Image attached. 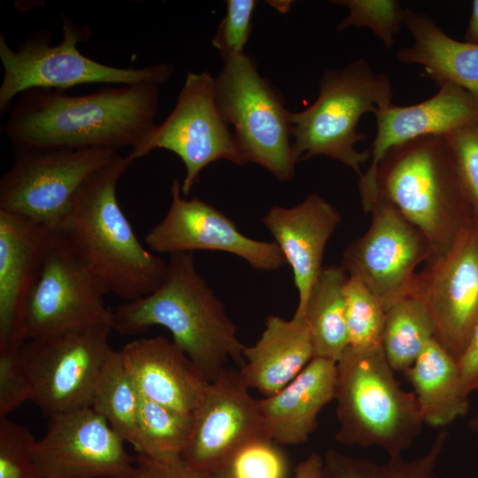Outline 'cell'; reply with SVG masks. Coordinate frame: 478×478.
Segmentation results:
<instances>
[{
	"instance_id": "1",
	"label": "cell",
	"mask_w": 478,
	"mask_h": 478,
	"mask_svg": "<svg viewBox=\"0 0 478 478\" xmlns=\"http://www.w3.org/2000/svg\"><path fill=\"white\" fill-rule=\"evenodd\" d=\"M158 87L108 85L84 95L30 89L12 105L4 132L19 149L135 150L158 125Z\"/></svg>"
},
{
	"instance_id": "2",
	"label": "cell",
	"mask_w": 478,
	"mask_h": 478,
	"mask_svg": "<svg viewBox=\"0 0 478 478\" xmlns=\"http://www.w3.org/2000/svg\"><path fill=\"white\" fill-rule=\"evenodd\" d=\"M132 163L118 154L91 174L55 231L108 293L126 301L152 293L168 267L139 242L118 202V182Z\"/></svg>"
},
{
	"instance_id": "3",
	"label": "cell",
	"mask_w": 478,
	"mask_h": 478,
	"mask_svg": "<svg viewBox=\"0 0 478 478\" xmlns=\"http://www.w3.org/2000/svg\"><path fill=\"white\" fill-rule=\"evenodd\" d=\"M170 256L158 288L113 309L112 328L123 335H137L153 326L166 328L173 342L211 382L228 360L239 368L243 365L245 345L224 304L197 271L193 253Z\"/></svg>"
},
{
	"instance_id": "4",
	"label": "cell",
	"mask_w": 478,
	"mask_h": 478,
	"mask_svg": "<svg viewBox=\"0 0 478 478\" xmlns=\"http://www.w3.org/2000/svg\"><path fill=\"white\" fill-rule=\"evenodd\" d=\"M377 189L427 237L428 259L443 254L474 218L447 136L420 137L388 150L378 166Z\"/></svg>"
},
{
	"instance_id": "5",
	"label": "cell",
	"mask_w": 478,
	"mask_h": 478,
	"mask_svg": "<svg viewBox=\"0 0 478 478\" xmlns=\"http://www.w3.org/2000/svg\"><path fill=\"white\" fill-rule=\"evenodd\" d=\"M394 372L382 347H347L336 363L338 443L376 446L389 458L412 446L424 421L415 394L400 387Z\"/></svg>"
},
{
	"instance_id": "6",
	"label": "cell",
	"mask_w": 478,
	"mask_h": 478,
	"mask_svg": "<svg viewBox=\"0 0 478 478\" xmlns=\"http://www.w3.org/2000/svg\"><path fill=\"white\" fill-rule=\"evenodd\" d=\"M317 99L308 108L290 112L292 146L297 161L325 156L353 170L359 178L370 150L355 145L366 136L357 132L363 115L391 103L392 86L386 73H376L358 58L321 76Z\"/></svg>"
},
{
	"instance_id": "7",
	"label": "cell",
	"mask_w": 478,
	"mask_h": 478,
	"mask_svg": "<svg viewBox=\"0 0 478 478\" xmlns=\"http://www.w3.org/2000/svg\"><path fill=\"white\" fill-rule=\"evenodd\" d=\"M63 39L51 45L52 33L40 30L29 35L14 50L0 35V61L4 75L0 85V112L5 113L17 96L35 89L64 90L83 84L159 86L172 77L174 67L168 63L143 67H116L84 56L78 44L92 35L87 25L63 18Z\"/></svg>"
},
{
	"instance_id": "8",
	"label": "cell",
	"mask_w": 478,
	"mask_h": 478,
	"mask_svg": "<svg viewBox=\"0 0 478 478\" xmlns=\"http://www.w3.org/2000/svg\"><path fill=\"white\" fill-rule=\"evenodd\" d=\"M215 100L224 120L234 127L245 164H257L279 181H290L297 162L290 112L280 90L259 73L252 58L243 54L224 61L215 77Z\"/></svg>"
},
{
	"instance_id": "9",
	"label": "cell",
	"mask_w": 478,
	"mask_h": 478,
	"mask_svg": "<svg viewBox=\"0 0 478 478\" xmlns=\"http://www.w3.org/2000/svg\"><path fill=\"white\" fill-rule=\"evenodd\" d=\"M107 294L63 237L53 232L27 298L25 342L98 326L112 328V310L104 299Z\"/></svg>"
},
{
	"instance_id": "10",
	"label": "cell",
	"mask_w": 478,
	"mask_h": 478,
	"mask_svg": "<svg viewBox=\"0 0 478 478\" xmlns=\"http://www.w3.org/2000/svg\"><path fill=\"white\" fill-rule=\"evenodd\" d=\"M118 154L104 149L15 148L13 163L0 180V211L55 232L86 180Z\"/></svg>"
},
{
	"instance_id": "11",
	"label": "cell",
	"mask_w": 478,
	"mask_h": 478,
	"mask_svg": "<svg viewBox=\"0 0 478 478\" xmlns=\"http://www.w3.org/2000/svg\"><path fill=\"white\" fill-rule=\"evenodd\" d=\"M156 149L168 150L182 160L186 172L181 189L184 197L208 165L219 160L245 164L217 107L215 77L209 72H188L173 111L143 145L127 155L134 161Z\"/></svg>"
},
{
	"instance_id": "12",
	"label": "cell",
	"mask_w": 478,
	"mask_h": 478,
	"mask_svg": "<svg viewBox=\"0 0 478 478\" xmlns=\"http://www.w3.org/2000/svg\"><path fill=\"white\" fill-rule=\"evenodd\" d=\"M112 331L98 326L26 341L19 351L33 388L32 402L49 417L90 407L98 376L113 351Z\"/></svg>"
},
{
	"instance_id": "13",
	"label": "cell",
	"mask_w": 478,
	"mask_h": 478,
	"mask_svg": "<svg viewBox=\"0 0 478 478\" xmlns=\"http://www.w3.org/2000/svg\"><path fill=\"white\" fill-rule=\"evenodd\" d=\"M368 212L371 223L367 231L345 249L341 266L366 285L386 312L411 296L415 270L430 258V244L379 193Z\"/></svg>"
},
{
	"instance_id": "14",
	"label": "cell",
	"mask_w": 478,
	"mask_h": 478,
	"mask_svg": "<svg viewBox=\"0 0 478 478\" xmlns=\"http://www.w3.org/2000/svg\"><path fill=\"white\" fill-rule=\"evenodd\" d=\"M412 297L428 308L435 340L457 361L478 321V222L466 220L449 249L425 262Z\"/></svg>"
},
{
	"instance_id": "15",
	"label": "cell",
	"mask_w": 478,
	"mask_h": 478,
	"mask_svg": "<svg viewBox=\"0 0 478 478\" xmlns=\"http://www.w3.org/2000/svg\"><path fill=\"white\" fill-rule=\"evenodd\" d=\"M193 429L181 460L206 475L225 471L249 443L270 439L258 399L253 398L238 371L224 368L211 382L193 411Z\"/></svg>"
},
{
	"instance_id": "16",
	"label": "cell",
	"mask_w": 478,
	"mask_h": 478,
	"mask_svg": "<svg viewBox=\"0 0 478 478\" xmlns=\"http://www.w3.org/2000/svg\"><path fill=\"white\" fill-rule=\"evenodd\" d=\"M124 443L91 407L79 408L50 416L34 461L39 478H124L135 464Z\"/></svg>"
},
{
	"instance_id": "17",
	"label": "cell",
	"mask_w": 478,
	"mask_h": 478,
	"mask_svg": "<svg viewBox=\"0 0 478 478\" xmlns=\"http://www.w3.org/2000/svg\"><path fill=\"white\" fill-rule=\"evenodd\" d=\"M171 204L165 217L145 235L156 254L193 253L218 251L234 254L256 270L282 267L285 258L275 242L244 235L235 223L220 211L197 197L187 199L178 179L170 187Z\"/></svg>"
},
{
	"instance_id": "18",
	"label": "cell",
	"mask_w": 478,
	"mask_h": 478,
	"mask_svg": "<svg viewBox=\"0 0 478 478\" xmlns=\"http://www.w3.org/2000/svg\"><path fill=\"white\" fill-rule=\"evenodd\" d=\"M428 99L410 105L392 103L377 109L376 135L372 144L371 163L359 178L361 204L368 212L375 198L377 170L391 148L425 136H449L478 119V99L467 90L451 83H443Z\"/></svg>"
},
{
	"instance_id": "19",
	"label": "cell",
	"mask_w": 478,
	"mask_h": 478,
	"mask_svg": "<svg viewBox=\"0 0 478 478\" xmlns=\"http://www.w3.org/2000/svg\"><path fill=\"white\" fill-rule=\"evenodd\" d=\"M53 231L28 219L0 211V351L25 343L29 293Z\"/></svg>"
},
{
	"instance_id": "20",
	"label": "cell",
	"mask_w": 478,
	"mask_h": 478,
	"mask_svg": "<svg viewBox=\"0 0 478 478\" xmlns=\"http://www.w3.org/2000/svg\"><path fill=\"white\" fill-rule=\"evenodd\" d=\"M341 220L338 210L317 193L292 207L272 206L261 219L292 269L298 293L296 316L305 317L312 287L323 268L326 244Z\"/></svg>"
},
{
	"instance_id": "21",
	"label": "cell",
	"mask_w": 478,
	"mask_h": 478,
	"mask_svg": "<svg viewBox=\"0 0 478 478\" xmlns=\"http://www.w3.org/2000/svg\"><path fill=\"white\" fill-rule=\"evenodd\" d=\"M139 395L193 412L210 383L173 341L163 335L138 338L120 351Z\"/></svg>"
},
{
	"instance_id": "22",
	"label": "cell",
	"mask_w": 478,
	"mask_h": 478,
	"mask_svg": "<svg viewBox=\"0 0 478 478\" xmlns=\"http://www.w3.org/2000/svg\"><path fill=\"white\" fill-rule=\"evenodd\" d=\"M336 363L313 358L276 394L258 399L267 436L276 443L299 445L318 427L320 411L335 400Z\"/></svg>"
},
{
	"instance_id": "23",
	"label": "cell",
	"mask_w": 478,
	"mask_h": 478,
	"mask_svg": "<svg viewBox=\"0 0 478 478\" xmlns=\"http://www.w3.org/2000/svg\"><path fill=\"white\" fill-rule=\"evenodd\" d=\"M243 357L238 372L249 389L264 397L276 394L313 358L305 317L268 315L261 335L253 345L244 346Z\"/></svg>"
},
{
	"instance_id": "24",
	"label": "cell",
	"mask_w": 478,
	"mask_h": 478,
	"mask_svg": "<svg viewBox=\"0 0 478 478\" xmlns=\"http://www.w3.org/2000/svg\"><path fill=\"white\" fill-rule=\"evenodd\" d=\"M404 25L413 43L397 50L399 61L421 66L439 86L457 85L478 99V44L449 36L433 19L411 9H405Z\"/></svg>"
},
{
	"instance_id": "25",
	"label": "cell",
	"mask_w": 478,
	"mask_h": 478,
	"mask_svg": "<svg viewBox=\"0 0 478 478\" xmlns=\"http://www.w3.org/2000/svg\"><path fill=\"white\" fill-rule=\"evenodd\" d=\"M404 374L413 388L424 424L443 428L468 412L469 396L463 389L458 361L435 338Z\"/></svg>"
},
{
	"instance_id": "26",
	"label": "cell",
	"mask_w": 478,
	"mask_h": 478,
	"mask_svg": "<svg viewBox=\"0 0 478 478\" xmlns=\"http://www.w3.org/2000/svg\"><path fill=\"white\" fill-rule=\"evenodd\" d=\"M348 274L342 266L323 267L312 287L305 317L313 358L335 363L348 347L343 286Z\"/></svg>"
},
{
	"instance_id": "27",
	"label": "cell",
	"mask_w": 478,
	"mask_h": 478,
	"mask_svg": "<svg viewBox=\"0 0 478 478\" xmlns=\"http://www.w3.org/2000/svg\"><path fill=\"white\" fill-rule=\"evenodd\" d=\"M435 336V325L426 305L406 297L385 313L382 350L396 372L406 371Z\"/></svg>"
},
{
	"instance_id": "28",
	"label": "cell",
	"mask_w": 478,
	"mask_h": 478,
	"mask_svg": "<svg viewBox=\"0 0 478 478\" xmlns=\"http://www.w3.org/2000/svg\"><path fill=\"white\" fill-rule=\"evenodd\" d=\"M140 395L125 369L120 351H112L96 381L90 407L133 448L137 441Z\"/></svg>"
},
{
	"instance_id": "29",
	"label": "cell",
	"mask_w": 478,
	"mask_h": 478,
	"mask_svg": "<svg viewBox=\"0 0 478 478\" xmlns=\"http://www.w3.org/2000/svg\"><path fill=\"white\" fill-rule=\"evenodd\" d=\"M448 440L441 428L428 451L414 459L389 458L384 463L328 450L323 458L321 478H439L437 466Z\"/></svg>"
},
{
	"instance_id": "30",
	"label": "cell",
	"mask_w": 478,
	"mask_h": 478,
	"mask_svg": "<svg viewBox=\"0 0 478 478\" xmlns=\"http://www.w3.org/2000/svg\"><path fill=\"white\" fill-rule=\"evenodd\" d=\"M193 412L181 411L140 396L137 453L162 460L181 459L193 429Z\"/></svg>"
},
{
	"instance_id": "31",
	"label": "cell",
	"mask_w": 478,
	"mask_h": 478,
	"mask_svg": "<svg viewBox=\"0 0 478 478\" xmlns=\"http://www.w3.org/2000/svg\"><path fill=\"white\" fill-rule=\"evenodd\" d=\"M348 346L358 349L382 347L385 310L355 275L343 286Z\"/></svg>"
},
{
	"instance_id": "32",
	"label": "cell",
	"mask_w": 478,
	"mask_h": 478,
	"mask_svg": "<svg viewBox=\"0 0 478 478\" xmlns=\"http://www.w3.org/2000/svg\"><path fill=\"white\" fill-rule=\"evenodd\" d=\"M331 3L349 10L347 16L337 25V32L351 27L368 28L386 49L392 47L395 35L404 24L405 9L396 0H337Z\"/></svg>"
},
{
	"instance_id": "33",
	"label": "cell",
	"mask_w": 478,
	"mask_h": 478,
	"mask_svg": "<svg viewBox=\"0 0 478 478\" xmlns=\"http://www.w3.org/2000/svg\"><path fill=\"white\" fill-rule=\"evenodd\" d=\"M36 440L25 425L0 418V478H39L33 455Z\"/></svg>"
},
{
	"instance_id": "34",
	"label": "cell",
	"mask_w": 478,
	"mask_h": 478,
	"mask_svg": "<svg viewBox=\"0 0 478 478\" xmlns=\"http://www.w3.org/2000/svg\"><path fill=\"white\" fill-rule=\"evenodd\" d=\"M271 439L252 442L240 450L225 470L229 478H287L288 460Z\"/></svg>"
},
{
	"instance_id": "35",
	"label": "cell",
	"mask_w": 478,
	"mask_h": 478,
	"mask_svg": "<svg viewBox=\"0 0 478 478\" xmlns=\"http://www.w3.org/2000/svg\"><path fill=\"white\" fill-rule=\"evenodd\" d=\"M255 0H227L226 14L219 24L212 43L223 61L243 55L252 30Z\"/></svg>"
},
{
	"instance_id": "36",
	"label": "cell",
	"mask_w": 478,
	"mask_h": 478,
	"mask_svg": "<svg viewBox=\"0 0 478 478\" xmlns=\"http://www.w3.org/2000/svg\"><path fill=\"white\" fill-rule=\"evenodd\" d=\"M447 137L474 219L478 222V119Z\"/></svg>"
},
{
	"instance_id": "37",
	"label": "cell",
	"mask_w": 478,
	"mask_h": 478,
	"mask_svg": "<svg viewBox=\"0 0 478 478\" xmlns=\"http://www.w3.org/2000/svg\"><path fill=\"white\" fill-rule=\"evenodd\" d=\"M20 348L0 351V418L7 417L33 398V388L21 360Z\"/></svg>"
},
{
	"instance_id": "38",
	"label": "cell",
	"mask_w": 478,
	"mask_h": 478,
	"mask_svg": "<svg viewBox=\"0 0 478 478\" xmlns=\"http://www.w3.org/2000/svg\"><path fill=\"white\" fill-rule=\"evenodd\" d=\"M124 478H211L199 473L182 460H162L137 453L133 473Z\"/></svg>"
},
{
	"instance_id": "39",
	"label": "cell",
	"mask_w": 478,
	"mask_h": 478,
	"mask_svg": "<svg viewBox=\"0 0 478 478\" xmlns=\"http://www.w3.org/2000/svg\"><path fill=\"white\" fill-rule=\"evenodd\" d=\"M458 365L463 389L469 396L478 389V321Z\"/></svg>"
},
{
	"instance_id": "40",
	"label": "cell",
	"mask_w": 478,
	"mask_h": 478,
	"mask_svg": "<svg viewBox=\"0 0 478 478\" xmlns=\"http://www.w3.org/2000/svg\"><path fill=\"white\" fill-rule=\"evenodd\" d=\"M323 458L313 452L301 461L291 478H321Z\"/></svg>"
},
{
	"instance_id": "41",
	"label": "cell",
	"mask_w": 478,
	"mask_h": 478,
	"mask_svg": "<svg viewBox=\"0 0 478 478\" xmlns=\"http://www.w3.org/2000/svg\"><path fill=\"white\" fill-rule=\"evenodd\" d=\"M465 41L478 44V0L472 1L471 15L465 33Z\"/></svg>"
},
{
	"instance_id": "42",
	"label": "cell",
	"mask_w": 478,
	"mask_h": 478,
	"mask_svg": "<svg viewBox=\"0 0 478 478\" xmlns=\"http://www.w3.org/2000/svg\"><path fill=\"white\" fill-rule=\"evenodd\" d=\"M268 3L280 12H289L292 2L291 1H268Z\"/></svg>"
},
{
	"instance_id": "43",
	"label": "cell",
	"mask_w": 478,
	"mask_h": 478,
	"mask_svg": "<svg viewBox=\"0 0 478 478\" xmlns=\"http://www.w3.org/2000/svg\"><path fill=\"white\" fill-rule=\"evenodd\" d=\"M468 427L472 432L478 436V412L469 420Z\"/></svg>"
},
{
	"instance_id": "44",
	"label": "cell",
	"mask_w": 478,
	"mask_h": 478,
	"mask_svg": "<svg viewBox=\"0 0 478 478\" xmlns=\"http://www.w3.org/2000/svg\"><path fill=\"white\" fill-rule=\"evenodd\" d=\"M211 478H229L225 471L211 475Z\"/></svg>"
}]
</instances>
